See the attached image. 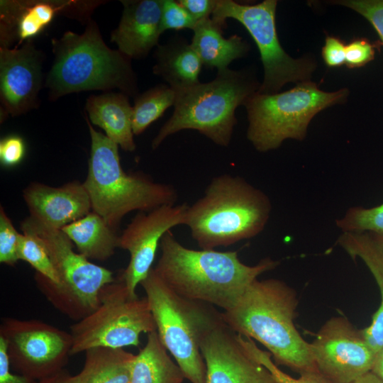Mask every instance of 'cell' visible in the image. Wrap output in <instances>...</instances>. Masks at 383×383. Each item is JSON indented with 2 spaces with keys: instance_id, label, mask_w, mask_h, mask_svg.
Instances as JSON below:
<instances>
[{
  "instance_id": "obj_1",
  "label": "cell",
  "mask_w": 383,
  "mask_h": 383,
  "mask_svg": "<svg viewBox=\"0 0 383 383\" xmlns=\"http://www.w3.org/2000/svg\"><path fill=\"white\" fill-rule=\"evenodd\" d=\"M155 271L176 294L216 306L223 311L236 304L257 277L279 265L270 257L255 265L243 263L237 251L193 250L182 245L170 231L162 238Z\"/></svg>"
},
{
  "instance_id": "obj_2",
  "label": "cell",
  "mask_w": 383,
  "mask_h": 383,
  "mask_svg": "<svg viewBox=\"0 0 383 383\" xmlns=\"http://www.w3.org/2000/svg\"><path fill=\"white\" fill-rule=\"evenodd\" d=\"M295 290L277 279H255L236 304L223 312L225 323L234 332L264 345L277 365L299 374L318 371L310 348L297 331Z\"/></svg>"
},
{
  "instance_id": "obj_3",
  "label": "cell",
  "mask_w": 383,
  "mask_h": 383,
  "mask_svg": "<svg viewBox=\"0 0 383 383\" xmlns=\"http://www.w3.org/2000/svg\"><path fill=\"white\" fill-rule=\"evenodd\" d=\"M51 44L54 57L44 84L50 101L92 90L118 89L134 98L138 94L131 60L106 44L93 19L82 34L68 30L60 38H52Z\"/></svg>"
},
{
  "instance_id": "obj_4",
  "label": "cell",
  "mask_w": 383,
  "mask_h": 383,
  "mask_svg": "<svg viewBox=\"0 0 383 383\" xmlns=\"http://www.w3.org/2000/svg\"><path fill=\"white\" fill-rule=\"evenodd\" d=\"M271 211L265 192L240 176L223 174L188 206L184 226L199 248L211 250L255 237L266 227Z\"/></svg>"
},
{
  "instance_id": "obj_5",
  "label": "cell",
  "mask_w": 383,
  "mask_h": 383,
  "mask_svg": "<svg viewBox=\"0 0 383 383\" xmlns=\"http://www.w3.org/2000/svg\"><path fill=\"white\" fill-rule=\"evenodd\" d=\"M91 137L88 172L83 182L89 196L92 211L112 228L133 211H150L166 204H175L174 187L155 182L148 176L127 173L122 168L118 145L95 130L86 117Z\"/></svg>"
},
{
  "instance_id": "obj_6",
  "label": "cell",
  "mask_w": 383,
  "mask_h": 383,
  "mask_svg": "<svg viewBox=\"0 0 383 383\" xmlns=\"http://www.w3.org/2000/svg\"><path fill=\"white\" fill-rule=\"evenodd\" d=\"M260 84L248 70L230 68L216 77L177 93L174 111L153 138L157 148L169 136L195 130L219 146L229 145L237 123L236 109L256 92Z\"/></svg>"
},
{
  "instance_id": "obj_7",
  "label": "cell",
  "mask_w": 383,
  "mask_h": 383,
  "mask_svg": "<svg viewBox=\"0 0 383 383\" xmlns=\"http://www.w3.org/2000/svg\"><path fill=\"white\" fill-rule=\"evenodd\" d=\"M140 284L146 294L160 340L184 378L191 383H206L201 344L208 333L224 323L223 313L211 304L178 295L154 268Z\"/></svg>"
},
{
  "instance_id": "obj_8",
  "label": "cell",
  "mask_w": 383,
  "mask_h": 383,
  "mask_svg": "<svg viewBox=\"0 0 383 383\" xmlns=\"http://www.w3.org/2000/svg\"><path fill=\"white\" fill-rule=\"evenodd\" d=\"M23 233L35 236L44 245L59 279L55 285L35 272L38 289L60 313L78 321L99 305L101 289L115 279L109 270L77 253L62 230L48 227L30 216L21 223Z\"/></svg>"
},
{
  "instance_id": "obj_9",
  "label": "cell",
  "mask_w": 383,
  "mask_h": 383,
  "mask_svg": "<svg viewBox=\"0 0 383 383\" xmlns=\"http://www.w3.org/2000/svg\"><path fill=\"white\" fill-rule=\"evenodd\" d=\"M347 95L346 89L326 92L309 81L281 93L256 91L243 104L248 120L247 138L262 152L278 148L287 139L302 140L313 116Z\"/></svg>"
},
{
  "instance_id": "obj_10",
  "label": "cell",
  "mask_w": 383,
  "mask_h": 383,
  "mask_svg": "<svg viewBox=\"0 0 383 383\" xmlns=\"http://www.w3.org/2000/svg\"><path fill=\"white\" fill-rule=\"evenodd\" d=\"M97 308L70 326L71 355L94 347L138 346L142 333L156 331L146 296L132 297L121 278L104 286Z\"/></svg>"
},
{
  "instance_id": "obj_11",
  "label": "cell",
  "mask_w": 383,
  "mask_h": 383,
  "mask_svg": "<svg viewBox=\"0 0 383 383\" xmlns=\"http://www.w3.org/2000/svg\"><path fill=\"white\" fill-rule=\"evenodd\" d=\"M276 0H265L254 5L233 0H218L212 20L225 28L226 20L241 23L257 45L264 69L262 83L257 92L278 93L288 82L309 80L315 69L310 60L293 59L283 49L276 28Z\"/></svg>"
},
{
  "instance_id": "obj_12",
  "label": "cell",
  "mask_w": 383,
  "mask_h": 383,
  "mask_svg": "<svg viewBox=\"0 0 383 383\" xmlns=\"http://www.w3.org/2000/svg\"><path fill=\"white\" fill-rule=\"evenodd\" d=\"M0 338L11 368L35 381L63 370L71 356V333L40 320L3 318Z\"/></svg>"
},
{
  "instance_id": "obj_13",
  "label": "cell",
  "mask_w": 383,
  "mask_h": 383,
  "mask_svg": "<svg viewBox=\"0 0 383 383\" xmlns=\"http://www.w3.org/2000/svg\"><path fill=\"white\" fill-rule=\"evenodd\" d=\"M318 372L332 383H350L372 371L376 353L345 317L328 319L310 343Z\"/></svg>"
},
{
  "instance_id": "obj_14",
  "label": "cell",
  "mask_w": 383,
  "mask_h": 383,
  "mask_svg": "<svg viewBox=\"0 0 383 383\" xmlns=\"http://www.w3.org/2000/svg\"><path fill=\"white\" fill-rule=\"evenodd\" d=\"M187 204H166L140 212L119 235L118 248L130 253L121 279L130 295L138 296L137 286L148 276L163 235L173 227L184 225Z\"/></svg>"
},
{
  "instance_id": "obj_15",
  "label": "cell",
  "mask_w": 383,
  "mask_h": 383,
  "mask_svg": "<svg viewBox=\"0 0 383 383\" xmlns=\"http://www.w3.org/2000/svg\"><path fill=\"white\" fill-rule=\"evenodd\" d=\"M101 0H1L0 47L11 48L33 40L56 16L87 24Z\"/></svg>"
},
{
  "instance_id": "obj_16",
  "label": "cell",
  "mask_w": 383,
  "mask_h": 383,
  "mask_svg": "<svg viewBox=\"0 0 383 383\" xmlns=\"http://www.w3.org/2000/svg\"><path fill=\"white\" fill-rule=\"evenodd\" d=\"M44 59L33 40L13 48L0 47L1 123L38 107Z\"/></svg>"
},
{
  "instance_id": "obj_17",
  "label": "cell",
  "mask_w": 383,
  "mask_h": 383,
  "mask_svg": "<svg viewBox=\"0 0 383 383\" xmlns=\"http://www.w3.org/2000/svg\"><path fill=\"white\" fill-rule=\"evenodd\" d=\"M201 353L206 368V383H272L274 380L225 322L205 336Z\"/></svg>"
},
{
  "instance_id": "obj_18",
  "label": "cell",
  "mask_w": 383,
  "mask_h": 383,
  "mask_svg": "<svg viewBox=\"0 0 383 383\" xmlns=\"http://www.w3.org/2000/svg\"><path fill=\"white\" fill-rule=\"evenodd\" d=\"M23 198L31 218L55 229L61 230L91 209L88 192L78 181L59 187L33 183L23 192Z\"/></svg>"
},
{
  "instance_id": "obj_19",
  "label": "cell",
  "mask_w": 383,
  "mask_h": 383,
  "mask_svg": "<svg viewBox=\"0 0 383 383\" xmlns=\"http://www.w3.org/2000/svg\"><path fill=\"white\" fill-rule=\"evenodd\" d=\"M123 11L110 40L131 60H140L157 47L161 32L162 0H123Z\"/></svg>"
},
{
  "instance_id": "obj_20",
  "label": "cell",
  "mask_w": 383,
  "mask_h": 383,
  "mask_svg": "<svg viewBox=\"0 0 383 383\" xmlns=\"http://www.w3.org/2000/svg\"><path fill=\"white\" fill-rule=\"evenodd\" d=\"M154 58L153 74L162 78L176 93L201 82L199 74L203 64L184 37L174 35L165 43L159 44Z\"/></svg>"
},
{
  "instance_id": "obj_21",
  "label": "cell",
  "mask_w": 383,
  "mask_h": 383,
  "mask_svg": "<svg viewBox=\"0 0 383 383\" xmlns=\"http://www.w3.org/2000/svg\"><path fill=\"white\" fill-rule=\"evenodd\" d=\"M89 121L123 150L133 152L136 145L133 132V106L128 96L119 92L90 95L86 102Z\"/></svg>"
},
{
  "instance_id": "obj_22",
  "label": "cell",
  "mask_w": 383,
  "mask_h": 383,
  "mask_svg": "<svg viewBox=\"0 0 383 383\" xmlns=\"http://www.w3.org/2000/svg\"><path fill=\"white\" fill-rule=\"evenodd\" d=\"M338 244L352 257L361 259L379 287L381 302L370 325L362 330V335L376 353L383 348V249L371 233H342Z\"/></svg>"
},
{
  "instance_id": "obj_23",
  "label": "cell",
  "mask_w": 383,
  "mask_h": 383,
  "mask_svg": "<svg viewBox=\"0 0 383 383\" xmlns=\"http://www.w3.org/2000/svg\"><path fill=\"white\" fill-rule=\"evenodd\" d=\"M223 30L211 18L201 20L192 30L191 41L203 66L216 68L218 72L228 69L233 60L245 57L250 50V45L242 37L234 34L226 38Z\"/></svg>"
},
{
  "instance_id": "obj_24",
  "label": "cell",
  "mask_w": 383,
  "mask_h": 383,
  "mask_svg": "<svg viewBox=\"0 0 383 383\" xmlns=\"http://www.w3.org/2000/svg\"><path fill=\"white\" fill-rule=\"evenodd\" d=\"M89 260L105 261L118 248L119 236L102 217L91 211L61 229Z\"/></svg>"
},
{
  "instance_id": "obj_25",
  "label": "cell",
  "mask_w": 383,
  "mask_h": 383,
  "mask_svg": "<svg viewBox=\"0 0 383 383\" xmlns=\"http://www.w3.org/2000/svg\"><path fill=\"white\" fill-rule=\"evenodd\" d=\"M184 376L160 340L157 331L148 333L145 345L135 355L129 383H182Z\"/></svg>"
},
{
  "instance_id": "obj_26",
  "label": "cell",
  "mask_w": 383,
  "mask_h": 383,
  "mask_svg": "<svg viewBox=\"0 0 383 383\" xmlns=\"http://www.w3.org/2000/svg\"><path fill=\"white\" fill-rule=\"evenodd\" d=\"M85 383H129L135 355L123 348L94 347L85 352Z\"/></svg>"
},
{
  "instance_id": "obj_27",
  "label": "cell",
  "mask_w": 383,
  "mask_h": 383,
  "mask_svg": "<svg viewBox=\"0 0 383 383\" xmlns=\"http://www.w3.org/2000/svg\"><path fill=\"white\" fill-rule=\"evenodd\" d=\"M177 93L167 84H158L135 97L133 106V132L141 134L165 111L174 105Z\"/></svg>"
},
{
  "instance_id": "obj_28",
  "label": "cell",
  "mask_w": 383,
  "mask_h": 383,
  "mask_svg": "<svg viewBox=\"0 0 383 383\" xmlns=\"http://www.w3.org/2000/svg\"><path fill=\"white\" fill-rule=\"evenodd\" d=\"M342 233H383V203L373 207H350L335 220Z\"/></svg>"
},
{
  "instance_id": "obj_29",
  "label": "cell",
  "mask_w": 383,
  "mask_h": 383,
  "mask_svg": "<svg viewBox=\"0 0 383 383\" xmlns=\"http://www.w3.org/2000/svg\"><path fill=\"white\" fill-rule=\"evenodd\" d=\"M18 258L30 264L36 271L55 285L59 279L44 245L33 235L23 233L18 243Z\"/></svg>"
},
{
  "instance_id": "obj_30",
  "label": "cell",
  "mask_w": 383,
  "mask_h": 383,
  "mask_svg": "<svg viewBox=\"0 0 383 383\" xmlns=\"http://www.w3.org/2000/svg\"><path fill=\"white\" fill-rule=\"evenodd\" d=\"M240 339L250 355L263 365L279 383H332L318 371L302 373L298 378L292 377L281 370L272 360L270 353L260 350L251 338L241 336Z\"/></svg>"
},
{
  "instance_id": "obj_31",
  "label": "cell",
  "mask_w": 383,
  "mask_h": 383,
  "mask_svg": "<svg viewBox=\"0 0 383 383\" xmlns=\"http://www.w3.org/2000/svg\"><path fill=\"white\" fill-rule=\"evenodd\" d=\"M21 233L14 228L2 206L0 209V262L14 266L19 260L18 243Z\"/></svg>"
},
{
  "instance_id": "obj_32",
  "label": "cell",
  "mask_w": 383,
  "mask_h": 383,
  "mask_svg": "<svg viewBox=\"0 0 383 383\" xmlns=\"http://www.w3.org/2000/svg\"><path fill=\"white\" fill-rule=\"evenodd\" d=\"M197 22L175 0H162L161 32L167 30H193Z\"/></svg>"
},
{
  "instance_id": "obj_33",
  "label": "cell",
  "mask_w": 383,
  "mask_h": 383,
  "mask_svg": "<svg viewBox=\"0 0 383 383\" xmlns=\"http://www.w3.org/2000/svg\"><path fill=\"white\" fill-rule=\"evenodd\" d=\"M338 4L364 16L373 26L383 45V0H346Z\"/></svg>"
},
{
  "instance_id": "obj_34",
  "label": "cell",
  "mask_w": 383,
  "mask_h": 383,
  "mask_svg": "<svg viewBox=\"0 0 383 383\" xmlns=\"http://www.w3.org/2000/svg\"><path fill=\"white\" fill-rule=\"evenodd\" d=\"M377 43L366 38H357L345 47V64L350 68L360 67L374 58Z\"/></svg>"
},
{
  "instance_id": "obj_35",
  "label": "cell",
  "mask_w": 383,
  "mask_h": 383,
  "mask_svg": "<svg viewBox=\"0 0 383 383\" xmlns=\"http://www.w3.org/2000/svg\"><path fill=\"white\" fill-rule=\"evenodd\" d=\"M26 153V145L23 138L16 135H11L0 141V162L7 167L19 164Z\"/></svg>"
},
{
  "instance_id": "obj_36",
  "label": "cell",
  "mask_w": 383,
  "mask_h": 383,
  "mask_svg": "<svg viewBox=\"0 0 383 383\" xmlns=\"http://www.w3.org/2000/svg\"><path fill=\"white\" fill-rule=\"evenodd\" d=\"M345 47L343 42L333 36L326 38L322 48V57L330 67H340L345 63Z\"/></svg>"
},
{
  "instance_id": "obj_37",
  "label": "cell",
  "mask_w": 383,
  "mask_h": 383,
  "mask_svg": "<svg viewBox=\"0 0 383 383\" xmlns=\"http://www.w3.org/2000/svg\"><path fill=\"white\" fill-rule=\"evenodd\" d=\"M11 368L5 341L0 338V383H36L27 377L12 373Z\"/></svg>"
},
{
  "instance_id": "obj_38",
  "label": "cell",
  "mask_w": 383,
  "mask_h": 383,
  "mask_svg": "<svg viewBox=\"0 0 383 383\" xmlns=\"http://www.w3.org/2000/svg\"><path fill=\"white\" fill-rule=\"evenodd\" d=\"M179 3L199 22L212 16L218 0H178Z\"/></svg>"
},
{
  "instance_id": "obj_39",
  "label": "cell",
  "mask_w": 383,
  "mask_h": 383,
  "mask_svg": "<svg viewBox=\"0 0 383 383\" xmlns=\"http://www.w3.org/2000/svg\"><path fill=\"white\" fill-rule=\"evenodd\" d=\"M87 378V372L84 367L75 375L70 374L64 369L53 375L37 381L36 383H85Z\"/></svg>"
},
{
  "instance_id": "obj_40",
  "label": "cell",
  "mask_w": 383,
  "mask_h": 383,
  "mask_svg": "<svg viewBox=\"0 0 383 383\" xmlns=\"http://www.w3.org/2000/svg\"><path fill=\"white\" fill-rule=\"evenodd\" d=\"M372 372L383 380V348L376 355Z\"/></svg>"
},
{
  "instance_id": "obj_41",
  "label": "cell",
  "mask_w": 383,
  "mask_h": 383,
  "mask_svg": "<svg viewBox=\"0 0 383 383\" xmlns=\"http://www.w3.org/2000/svg\"><path fill=\"white\" fill-rule=\"evenodd\" d=\"M350 383H383V380L370 371Z\"/></svg>"
},
{
  "instance_id": "obj_42",
  "label": "cell",
  "mask_w": 383,
  "mask_h": 383,
  "mask_svg": "<svg viewBox=\"0 0 383 383\" xmlns=\"http://www.w3.org/2000/svg\"><path fill=\"white\" fill-rule=\"evenodd\" d=\"M383 249V233H371Z\"/></svg>"
},
{
  "instance_id": "obj_43",
  "label": "cell",
  "mask_w": 383,
  "mask_h": 383,
  "mask_svg": "<svg viewBox=\"0 0 383 383\" xmlns=\"http://www.w3.org/2000/svg\"><path fill=\"white\" fill-rule=\"evenodd\" d=\"M272 383H279L278 382L275 381L274 379L273 380V382Z\"/></svg>"
}]
</instances>
